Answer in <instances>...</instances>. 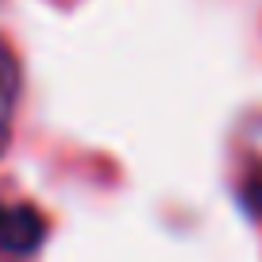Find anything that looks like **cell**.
Segmentation results:
<instances>
[{
  "instance_id": "cell-1",
  "label": "cell",
  "mask_w": 262,
  "mask_h": 262,
  "mask_svg": "<svg viewBox=\"0 0 262 262\" xmlns=\"http://www.w3.org/2000/svg\"><path fill=\"white\" fill-rule=\"evenodd\" d=\"M47 239V224L31 205L0 201V254H35Z\"/></svg>"
},
{
  "instance_id": "cell-2",
  "label": "cell",
  "mask_w": 262,
  "mask_h": 262,
  "mask_svg": "<svg viewBox=\"0 0 262 262\" xmlns=\"http://www.w3.org/2000/svg\"><path fill=\"white\" fill-rule=\"evenodd\" d=\"M19 104V62L12 54V47L0 39V150L8 143V127H12V116H16Z\"/></svg>"
}]
</instances>
